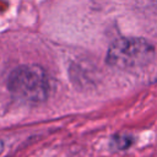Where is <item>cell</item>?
Segmentation results:
<instances>
[{"instance_id":"obj_2","label":"cell","mask_w":157,"mask_h":157,"mask_svg":"<svg viewBox=\"0 0 157 157\" xmlns=\"http://www.w3.org/2000/svg\"><path fill=\"white\" fill-rule=\"evenodd\" d=\"M7 87L16 98L31 103L44 102L49 96V78L38 65H22L12 70Z\"/></svg>"},{"instance_id":"obj_3","label":"cell","mask_w":157,"mask_h":157,"mask_svg":"<svg viewBox=\"0 0 157 157\" xmlns=\"http://www.w3.org/2000/svg\"><path fill=\"white\" fill-rule=\"evenodd\" d=\"M132 144V137L129 135H117L112 140V146L115 150H125Z\"/></svg>"},{"instance_id":"obj_1","label":"cell","mask_w":157,"mask_h":157,"mask_svg":"<svg viewBox=\"0 0 157 157\" xmlns=\"http://www.w3.org/2000/svg\"><path fill=\"white\" fill-rule=\"evenodd\" d=\"M156 58L153 45L140 37H123L114 40L105 56L109 66L124 70L136 71L147 67Z\"/></svg>"},{"instance_id":"obj_5","label":"cell","mask_w":157,"mask_h":157,"mask_svg":"<svg viewBox=\"0 0 157 157\" xmlns=\"http://www.w3.org/2000/svg\"><path fill=\"white\" fill-rule=\"evenodd\" d=\"M1 151H2V142L0 141V153H1Z\"/></svg>"},{"instance_id":"obj_4","label":"cell","mask_w":157,"mask_h":157,"mask_svg":"<svg viewBox=\"0 0 157 157\" xmlns=\"http://www.w3.org/2000/svg\"><path fill=\"white\" fill-rule=\"evenodd\" d=\"M140 5L150 10H157V0H137Z\"/></svg>"}]
</instances>
